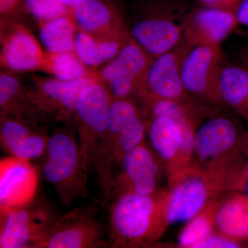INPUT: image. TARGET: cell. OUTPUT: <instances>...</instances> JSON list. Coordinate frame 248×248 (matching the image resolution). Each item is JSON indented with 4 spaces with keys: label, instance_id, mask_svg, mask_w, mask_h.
<instances>
[{
    "label": "cell",
    "instance_id": "1",
    "mask_svg": "<svg viewBox=\"0 0 248 248\" xmlns=\"http://www.w3.org/2000/svg\"><path fill=\"white\" fill-rule=\"evenodd\" d=\"M169 191L148 195L128 192L107 207L109 248H146L154 244L169 225Z\"/></svg>",
    "mask_w": 248,
    "mask_h": 248
},
{
    "label": "cell",
    "instance_id": "2",
    "mask_svg": "<svg viewBox=\"0 0 248 248\" xmlns=\"http://www.w3.org/2000/svg\"><path fill=\"white\" fill-rule=\"evenodd\" d=\"M76 124H66L49 137L41 174L53 186L62 205L70 206L89 195V171L76 135Z\"/></svg>",
    "mask_w": 248,
    "mask_h": 248
},
{
    "label": "cell",
    "instance_id": "3",
    "mask_svg": "<svg viewBox=\"0 0 248 248\" xmlns=\"http://www.w3.org/2000/svg\"><path fill=\"white\" fill-rule=\"evenodd\" d=\"M146 130V124L131 104L125 102L112 103L107 130L98 148L93 166L102 196L112 178L120 171L125 155L143 143Z\"/></svg>",
    "mask_w": 248,
    "mask_h": 248
},
{
    "label": "cell",
    "instance_id": "4",
    "mask_svg": "<svg viewBox=\"0 0 248 248\" xmlns=\"http://www.w3.org/2000/svg\"><path fill=\"white\" fill-rule=\"evenodd\" d=\"M244 135L234 122L216 117L195 131L194 153L201 169L230 184L246 161Z\"/></svg>",
    "mask_w": 248,
    "mask_h": 248
},
{
    "label": "cell",
    "instance_id": "5",
    "mask_svg": "<svg viewBox=\"0 0 248 248\" xmlns=\"http://www.w3.org/2000/svg\"><path fill=\"white\" fill-rule=\"evenodd\" d=\"M60 216L38 195L24 205L0 210V248H42Z\"/></svg>",
    "mask_w": 248,
    "mask_h": 248
},
{
    "label": "cell",
    "instance_id": "6",
    "mask_svg": "<svg viewBox=\"0 0 248 248\" xmlns=\"http://www.w3.org/2000/svg\"><path fill=\"white\" fill-rule=\"evenodd\" d=\"M102 205V202H90L60 216L42 248H109Z\"/></svg>",
    "mask_w": 248,
    "mask_h": 248
},
{
    "label": "cell",
    "instance_id": "7",
    "mask_svg": "<svg viewBox=\"0 0 248 248\" xmlns=\"http://www.w3.org/2000/svg\"><path fill=\"white\" fill-rule=\"evenodd\" d=\"M169 179V224L190 221L206 206L215 194L226 186L197 165L191 164L171 174Z\"/></svg>",
    "mask_w": 248,
    "mask_h": 248
},
{
    "label": "cell",
    "instance_id": "8",
    "mask_svg": "<svg viewBox=\"0 0 248 248\" xmlns=\"http://www.w3.org/2000/svg\"><path fill=\"white\" fill-rule=\"evenodd\" d=\"M112 99L109 89L96 80L82 91L77 102L74 122L81 155L89 172L107 130Z\"/></svg>",
    "mask_w": 248,
    "mask_h": 248
},
{
    "label": "cell",
    "instance_id": "9",
    "mask_svg": "<svg viewBox=\"0 0 248 248\" xmlns=\"http://www.w3.org/2000/svg\"><path fill=\"white\" fill-rule=\"evenodd\" d=\"M159 168L157 161L144 142L124 156L120 171L109 183L102 196L107 208L120 196L128 192L148 195L156 192Z\"/></svg>",
    "mask_w": 248,
    "mask_h": 248
},
{
    "label": "cell",
    "instance_id": "10",
    "mask_svg": "<svg viewBox=\"0 0 248 248\" xmlns=\"http://www.w3.org/2000/svg\"><path fill=\"white\" fill-rule=\"evenodd\" d=\"M148 131L153 148L167 162L169 174L177 164H190L196 131L192 118L178 120L169 116L153 117Z\"/></svg>",
    "mask_w": 248,
    "mask_h": 248
},
{
    "label": "cell",
    "instance_id": "11",
    "mask_svg": "<svg viewBox=\"0 0 248 248\" xmlns=\"http://www.w3.org/2000/svg\"><path fill=\"white\" fill-rule=\"evenodd\" d=\"M192 46L180 42L175 48L153 59L138 95L183 102L188 97L182 79V62Z\"/></svg>",
    "mask_w": 248,
    "mask_h": 248
},
{
    "label": "cell",
    "instance_id": "12",
    "mask_svg": "<svg viewBox=\"0 0 248 248\" xmlns=\"http://www.w3.org/2000/svg\"><path fill=\"white\" fill-rule=\"evenodd\" d=\"M220 46L191 47L182 66L183 84L187 93L211 104H223L217 90L222 65Z\"/></svg>",
    "mask_w": 248,
    "mask_h": 248
},
{
    "label": "cell",
    "instance_id": "13",
    "mask_svg": "<svg viewBox=\"0 0 248 248\" xmlns=\"http://www.w3.org/2000/svg\"><path fill=\"white\" fill-rule=\"evenodd\" d=\"M153 60L130 38L102 70L103 79L108 85L112 99H129L132 94H138Z\"/></svg>",
    "mask_w": 248,
    "mask_h": 248
},
{
    "label": "cell",
    "instance_id": "14",
    "mask_svg": "<svg viewBox=\"0 0 248 248\" xmlns=\"http://www.w3.org/2000/svg\"><path fill=\"white\" fill-rule=\"evenodd\" d=\"M95 81L91 76L71 81L46 80L29 95L48 122L72 123L78 98L88 86Z\"/></svg>",
    "mask_w": 248,
    "mask_h": 248
},
{
    "label": "cell",
    "instance_id": "15",
    "mask_svg": "<svg viewBox=\"0 0 248 248\" xmlns=\"http://www.w3.org/2000/svg\"><path fill=\"white\" fill-rule=\"evenodd\" d=\"M184 22L183 38L192 46H220L239 24L235 13L203 6L190 13Z\"/></svg>",
    "mask_w": 248,
    "mask_h": 248
},
{
    "label": "cell",
    "instance_id": "16",
    "mask_svg": "<svg viewBox=\"0 0 248 248\" xmlns=\"http://www.w3.org/2000/svg\"><path fill=\"white\" fill-rule=\"evenodd\" d=\"M39 174L30 161L10 156L0 162V210L29 203L37 195Z\"/></svg>",
    "mask_w": 248,
    "mask_h": 248
},
{
    "label": "cell",
    "instance_id": "17",
    "mask_svg": "<svg viewBox=\"0 0 248 248\" xmlns=\"http://www.w3.org/2000/svg\"><path fill=\"white\" fill-rule=\"evenodd\" d=\"M49 137L43 127L1 116V145L10 156L27 161L40 157L45 153Z\"/></svg>",
    "mask_w": 248,
    "mask_h": 248
},
{
    "label": "cell",
    "instance_id": "18",
    "mask_svg": "<svg viewBox=\"0 0 248 248\" xmlns=\"http://www.w3.org/2000/svg\"><path fill=\"white\" fill-rule=\"evenodd\" d=\"M130 37L153 59L175 48L184 37L183 27L165 16H151L133 26Z\"/></svg>",
    "mask_w": 248,
    "mask_h": 248
},
{
    "label": "cell",
    "instance_id": "19",
    "mask_svg": "<svg viewBox=\"0 0 248 248\" xmlns=\"http://www.w3.org/2000/svg\"><path fill=\"white\" fill-rule=\"evenodd\" d=\"M71 15L81 31L91 35H101L108 31L114 37H131L122 26L110 0H79L72 8Z\"/></svg>",
    "mask_w": 248,
    "mask_h": 248
},
{
    "label": "cell",
    "instance_id": "20",
    "mask_svg": "<svg viewBox=\"0 0 248 248\" xmlns=\"http://www.w3.org/2000/svg\"><path fill=\"white\" fill-rule=\"evenodd\" d=\"M45 59L38 42L26 29L13 31L3 44L1 63L11 71H32L44 66Z\"/></svg>",
    "mask_w": 248,
    "mask_h": 248
},
{
    "label": "cell",
    "instance_id": "21",
    "mask_svg": "<svg viewBox=\"0 0 248 248\" xmlns=\"http://www.w3.org/2000/svg\"><path fill=\"white\" fill-rule=\"evenodd\" d=\"M217 90L222 103L232 108L248 123V66L222 65Z\"/></svg>",
    "mask_w": 248,
    "mask_h": 248
},
{
    "label": "cell",
    "instance_id": "22",
    "mask_svg": "<svg viewBox=\"0 0 248 248\" xmlns=\"http://www.w3.org/2000/svg\"><path fill=\"white\" fill-rule=\"evenodd\" d=\"M216 227L223 236L248 241V196L236 193L220 203Z\"/></svg>",
    "mask_w": 248,
    "mask_h": 248
},
{
    "label": "cell",
    "instance_id": "23",
    "mask_svg": "<svg viewBox=\"0 0 248 248\" xmlns=\"http://www.w3.org/2000/svg\"><path fill=\"white\" fill-rule=\"evenodd\" d=\"M130 39L98 40L94 36L81 31L77 33L73 52L86 66H97L115 58Z\"/></svg>",
    "mask_w": 248,
    "mask_h": 248
},
{
    "label": "cell",
    "instance_id": "24",
    "mask_svg": "<svg viewBox=\"0 0 248 248\" xmlns=\"http://www.w3.org/2000/svg\"><path fill=\"white\" fill-rule=\"evenodd\" d=\"M42 24L40 40L48 53L73 51L77 33L71 12Z\"/></svg>",
    "mask_w": 248,
    "mask_h": 248
},
{
    "label": "cell",
    "instance_id": "25",
    "mask_svg": "<svg viewBox=\"0 0 248 248\" xmlns=\"http://www.w3.org/2000/svg\"><path fill=\"white\" fill-rule=\"evenodd\" d=\"M219 205L218 202L212 201L188 221L179 235V245L181 247L194 248L196 244L213 234Z\"/></svg>",
    "mask_w": 248,
    "mask_h": 248
},
{
    "label": "cell",
    "instance_id": "26",
    "mask_svg": "<svg viewBox=\"0 0 248 248\" xmlns=\"http://www.w3.org/2000/svg\"><path fill=\"white\" fill-rule=\"evenodd\" d=\"M44 66L60 81H75L89 76L86 65L73 51L49 53Z\"/></svg>",
    "mask_w": 248,
    "mask_h": 248
},
{
    "label": "cell",
    "instance_id": "27",
    "mask_svg": "<svg viewBox=\"0 0 248 248\" xmlns=\"http://www.w3.org/2000/svg\"><path fill=\"white\" fill-rule=\"evenodd\" d=\"M23 6L32 17L42 23L71 12V9L58 0H24Z\"/></svg>",
    "mask_w": 248,
    "mask_h": 248
},
{
    "label": "cell",
    "instance_id": "28",
    "mask_svg": "<svg viewBox=\"0 0 248 248\" xmlns=\"http://www.w3.org/2000/svg\"><path fill=\"white\" fill-rule=\"evenodd\" d=\"M21 90L19 81L16 78L1 73L0 76V107L6 104Z\"/></svg>",
    "mask_w": 248,
    "mask_h": 248
},
{
    "label": "cell",
    "instance_id": "29",
    "mask_svg": "<svg viewBox=\"0 0 248 248\" xmlns=\"http://www.w3.org/2000/svg\"><path fill=\"white\" fill-rule=\"evenodd\" d=\"M243 247L241 241L223 236V235L210 234L198 244L194 248H237Z\"/></svg>",
    "mask_w": 248,
    "mask_h": 248
},
{
    "label": "cell",
    "instance_id": "30",
    "mask_svg": "<svg viewBox=\"0 0 248 248\" xmlns=\"http://www.w3.org/2000/svg\"><path fill=\"white\" fill-rule=\"evenodd\" d=\"M243 0H200L202 6L217 8L236 13Z\"/></svg>",
    "mask_w": 248,
    "mask_h": 248
},
{
    "label": "cell",
    "instance_id": "31",
    "mask_svg": "<svg viewBox=\"0 0 248 248\" xmlns=\"http://www.w3.org/2000/svg\"><path fill=\"white\" fill-rule=\"evenodd\" d=\"M24 0H0V12L1 15H9L19 9Z\"/></svg>",
    "mask_w": 248,
    "mask_h": 248
},
{
    "label": "cell",
    "instance_id": "32",
    "mask_svg": "<svg viewBox=\"0 0 248 248\" xmlns=\"http://www.w3.org/2000/svg\"><path fill=\"white\" fill-rule=\"evenodd\" d=\"M235 14L239 24L248 27V0L241 1Z\"/></svg>",
    "mask_w": 248,
    "mask_h": 248
},
{
    "label": "cell",
    "instance_id": "33",
    "mask_svg": "<svg viewBox=\"0 0 248 248\" xmlns=\"http://www.w3.org/2000/svg\"><path fill=\"white\" fill-rule=\"evenodd\" d=\"M248 184V161H246L236 179L234 190H242Z\"/></svg>",
    "mask_w": 248,
    "mask_h": 248
},
{
    "label": "cell",
    "instance_id": "34",
    "mask_svg": "<svg viewBox=\"0 0 248 248\" xmlns=\"http://www.w3.org/2000/svg\"><path fill=\"white\" fill-rule=\"evenodd\" d=\"M243 151L245 156L248 157V130L244 134V140H243Z\"/></svg>",
    "mask_w": 248,
    "mask_h": 248
},
{
    "label": "cell",
    "instance_id": "35",
    "mask_svg": "<svg viewBox=\"0 0 248 248\" xmlns=\"http://www.w3.org/2000/svg\"><path fill=\"white\" fill-rule=\"evenodd\" d=\"M58 1H60L61 4L66 6V7L71 9L79 0H58Z\"/></svg>",
    "mask_w": 248,
    "mask_h": 248
}]
</instances>
